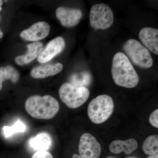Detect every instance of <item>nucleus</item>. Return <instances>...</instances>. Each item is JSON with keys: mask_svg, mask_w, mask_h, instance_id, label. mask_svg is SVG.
<instances>
[{"mask_svg": "<svg viewBox=\"0 0 158 158\" xmlns=\"http://www.w3.org/2000/svg\"><path fill=\"white\" fill-rule=\"evenodd\" d=\"M111 72L113 81L118 86L134 88L139 83V77L135 68L127 56L121 52L114 55Z\"/></svg>", "mask_w": 158, "mask_h": 158, "instance_id": "1", "label": "nucleus"}, {"mask_svg": "<svg viewBox=\"0 0 158 158\" xmlns=\"http://www.w3.org/2000/svg\"><path fill=\"white\" fill-rule=\"evenodd\" d=\"M25 107L30 116L40 119L53 118L60 109L58 101L53 97L48 95L30 97L26 100Z\"/></svg>", "mask_w": 158, "mask_h": 158, "instance_id": "2", "label": "nucleus"}, {"mask_svg": "<svg viewBox=\"0 0 158 158\" xmlns=\"http://www.w3.org/2000/svg\"><path fill=\"white\" fill-rule=\"evenodd\" d=\"M114 108V102L111 96L107 94L99 95L88 105V117L93 123L101 124L110 118Z\"/></svg>", "mask_w": 158, "mask_h": 158, "instance_id": "3", "label": "nucleus"}, {"mask_svg": "<svg viewBox=\"0 0 158 158\" xmlns=\"http://www.w3.org/2000/svg\"><path fill=\"white\" fill-rule=\"evenodd\" d=\"M59 95L68 107L74 109L81 106L88 100L90 91L87 88H78L70 83H65L59 88Z\"/></svg>", "mask_w": 158, "mask_h": 158, "instance_id": "4", "label": "nucleus"}, {"mask_svg": "<svg viewBox=\"0 0 158 158\" xmlns=\"http://www.w3.org/2000/svg\"><path fill=\"white\" fill-rule=\"evenodd\" d=\"M123 48L135 65L143 69L152 66L153 61L149 51L138 40H129L125 43Z\"/></svg>", "mask_w": 158, "mask_h": 158, "instance_id": "5", "label": "nucleus"}, {"mask_svg": "<svg viewBox=\"0 0 158 158\" xmlns=\"http://www.w3.org/2000/svg\"><path fill=\"white\" fill-rule=\"evenodd\" d=\"M114 22V15L111 8L106 4L93 5L90 9V22L95 30H106L110 27Z\"/></svg>", "mask_w": 158, "mask_h": 158, "instance_id": "6", "label": "nucleus"}, {"mask_svg": "<svg viewBox=\"0 0 158 158\" xmlns=\"http://www.w3.org/2000/svg\"><path fill=\"white\" fill-rule=\"evenodd\" d=\"M79 152L82 158H99L101 146L94 136L85 133L80 138Z\"/></svg>", "mask_w": 158, "mask_h": 158, "instance_id": "7", "label": "nucleus"}, {"mask_svg": "<svg viewBox=\"0 0 158 158\" xmlns=\"http://www.w3.org/2000/svg\"><path fill=\"white\" fill-rule=\"evenodd\" d=\"M50 31V27L47 23L39 22L35 23L29 28L24 30L20 36L25 40L36 41L47 37Z\"/></svg>", "mask_w": 158, "mask_h": 158, "instance_id": "8", "label": "nucleus"}, {"mask_svg": "<svg viewBox=\"0 0 158 158\" xmlns=\"http://www.w3.org/2000/svg\"><path fill=\"white\" fill-rule=\"evenodd\" d=\"M56 15L61 24L66 27H71L77 25L83 15L80 9L60 7L56 10Z\"/></svg>", "mask_w": 158, "mask_h": 158, "instance_id": "9", "label": "nucleus"}, {"mask_svg": "<svg viewBox=\"0 0 158 158\" xmlns=\"http://www.w3.org/2000/svg\"><path fill=\"white\" fill-rule=\"evenodd\" d=\"M65 43L62 37H58L48 44L38 56V62L44 63L49 62L53 58L61 53L65 48Z\"/></svg>", "mask_w": 158, "mask_h": 158, "instance_id": "10", "label": "nucleus"}, {"mask_svg": "<svg viewBox=\"0 0 158 158\" xmlns=\"http://www.w3.org/2000/svg\"><path fill=\"white\" fill-rule=\"evenodd\" d=\"M141 42L148 51L158 54V30L151 27H144L139 33Z\"/></svg>", "mask_w": 158, "mask_h": 158, "instance_id": "11", "label": "nucleus"}, {"mask_svg": "<svg viewBox=\"0 0 158 158\" xmlns=\"http://www.w3.org/2000/svg\"><path fill=\"white\" fill-rule=\"evenodd\" d=\"M62 69L63 65L60 63L40 65L32 69L31 75L34 78H44L59 73Z\"/></svg>", "mask_w": 158, "mask_h": 158, "instance_id": "12", "label": "nucleus"}, {"mask_svg": "<svg viewBox=\"0 0 158 158\" xmlns=\"http://www.w3.org/2000/svg\"><path fill=\"white\" fill-rule=\"evenodd\" d=\"M138 147V144L135 139L130 138L125 141L114 140L110 143L109 149L111 152L119 154L123 152L126 154H131Z\"/></svg>", "mask_w": 158, "mask_h": 158, "instance_id": "13", "label": "nucleus"}, {"mask_svg": "<svg viewBox=\"0 0 158 158\" xmlns=\"http://www.w3.org/2000/svg\"><path fill=\"white\" fill-rule=\"evenodd\" d=\"M52 141L50 135L46 132L39 133L35 137L30 138L28 145L36 151H47L50 148Z\"/></svg>", "mask_w": 158, "mask_h": 158, "instance_id": "14", "label": "nucleus"}, {"mask_svg": "<svg viewBox=\"0 0 158 158\" xmlns=\"http://www.w3.org/2000/svg\"><path fill=\"white\" fill-rule=\"evenodd\" d=\"M19 78L18 71L11 65L0 68V91L2 88V83L6 80H9L13 83H17Z\"/></svg>", "mask_w": 158, "mask_h": 158, "instance_id": "15", "label": "nucleus"}, {"mask_svg": "<svg viewBox=\"0 0 158 158\" xmlns=\"http://www.w3.org/2000/svg\"><path fill=\"white\" fill-rule=\"evenodd\" d=\"M92 78L88 71H84L80 73H75L69 78L71 84L78 88H87L91 81Z\"/></svg>", "mask_w": 158, "mask_h": 158, "instance_id": "16", "label": "nucleus"}, {"mask_svg": "<svg viewBox=\"0 0 158 158\" xmlns=\"http://www.w3.org/2000/svg\"><path fill=\"white\" fill-rule=\"evenodd\" d=\"M144 153L148 155H152L158 153V135L149 136L146 138L142 146Z\"/></svg>", "mask_w": 158, "mask_h": 158, "instance_id": "17", "label": "nucleus"}, {"mask_svg": "<svg viewBox=\"0 0 158 158\" xmlns=\"http://www.w3.org/2000/svg\"><path fill=\"white\" fill-rule=\"evenodd\" d=\"M26 130V126L20 120H18L12 126H5L3 128L4 135L9 138L14 134L24 132Z\"/></svg>", "mask_w": 158, "mask_h": 158, "instance_id": "18", "label": "nucleus"}, {"mask_svg": "<svg viewBox=\"0 0 158 158\" xmlns=\"http://www.w3.org/2000/svg\"><path fill=\"white\" fill-rule=\"evenodd\" d=\"M38 56L37 55L27 53L26 55L19 56L15 59V62L19 65H23L32 62Z\"/></svg>", "mask_w": 158, "mask_h": 158, "instance_id": "19", "label": "nucleus"}, {"mask_svg": "<svg viewBox=\"0 0 158 158\" xmlns=\"http://www.w3.org/2000/svg\"><path fill=\"white\" fill-rule=\"evenodd\" d=\"M28 48L27 53L35 54L39 56L43 50V45L42 43L36 42L27 45Z\"/></svg>", "mask_w": 158, "mask_h": 158, "instance_id": "20", "label": "nucleus"}, {"mask_svg": "<svg viewBox=\"0 0 158 158\" xmlns=\"http://www.w3.org/2000/svg\"><path fill=\"white\" fill-rule=\"evenodd\" d=\"M150 123L154 127L158 128V110L157 109L152 112L149 116Z\"/></svg>", "mask_w": 158, "mask_h": 158, "instance_id": "21", "label": "nucleus"}, {"mask_svg": "<svg viewBox=\"0 0 158 158\" xmlns=\"http://www.w3.org/2000/svg\"><path fill=\"white\" fill-rule=\"evenodd\" d=\"M31 158H53L50 152L48 151H38L35 152Z\"/></svg>", "mask_w": 158, "mask_h": 158, "instance_id": "22", "label": "nucleus"}, {"mask_svg": "<svg viewBox=\"0 0 158 158\" xmlns=\"http://www.w3.org/2000/svg\"><path fill=\"white\" fill-rule=\"evenodd\" d=\"M147 158H158V153L155 154L150 155L148 156Z\"/></svg>", "mask_w": 158, "mask_h": 158, "instance_id": "23", "label": "nucleus"}, {"mask_svg": "<svg viewBox=\"0 0 158 158\" xmlns=\"http://www.w3.org/2000/svg\"><path fill=\"white\" fill-rule=\"evenodd\" d=\"M72 158H82L80 156L78 155L77 154H73L72 156Z\"/></svg>", "mask_w": 158, "mask_h": 158, "instance_id": "24", "label": "nucleus"}, {"mask_svg": "<svg viewBox=\"0 0 158 158\" xmlns=\"http://www.w3.org/2000/svg\"><path fill=\"white\" fill-rule=\"evenodd\" d=\"M0 19H1V18H0ZM3 32H2V31H1V29H0V39L2 38L3 37Z\"/></svg>", "mask_w": 158, "mask_h": 158, "instance_id": "25", "label": "nucleus"}, {"mask_svg": "<svg viewBox=\"0 0 158 158\" xmlns=\"http://www.w3.org/2000/svg\"><path fill=\"white\" fill-rule=\"evenodd\" d=\"M107 158H116L114 157L109 156V157H107Z\"/></svg>", "mask_w": 158, "mask_h": 158, "instance_id": "26", "label": "nucleus"}, {"mask_svg": "<svg viewBox=\"0 0 158 158\" xmlns=\"http://www.w3.org/2000/svg\"><path fill=\"white\" fill-rule=\"evenodd\" d=\"M2 7H1V6H0V11H1V10H2Z\"/></svg>", "mask_w": 158, "mask_h": 158, "instance_id": "27", "label": "nucleus"}, {"mask_svg": "<svg viewBox=\"0 0 158 158\" xmlns=\"http://www.w3.org/2000/svg\"></svg>", "mask_w": 158, "mask_h": 158, "instance_id": "28", "label": "nucleus"}]
</instances>
